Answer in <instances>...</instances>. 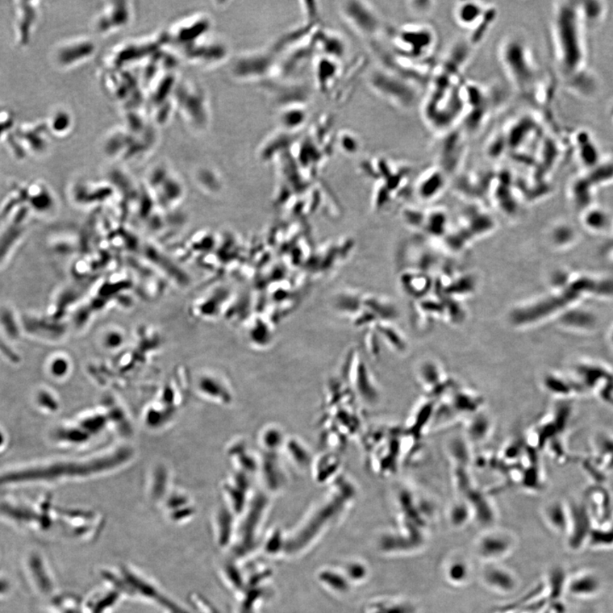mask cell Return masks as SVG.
<instances>
[{
	"label": "cell",
	"mask_w": 613,
	"mask_h": 613,
	"mask_svg": "<svg viewBox=\"0 0 613 613\" xmlns=\"http://www.w3.org/2000/svg\"><path fill=\"white\" fill-rule=\"evenodd\" d=\"M458 26L469 31L468 42L477 47L486 35L498 16L497 7L482 2H460L453 11Z\"/></svg>",
	"instance_id": "277c9868"
},
{
	"label": "cell",
	"mask_w": 613,
	"mask_h": 613,
	"mask_svg": "<svg viewBox=\"0 0 613 613\" xmlns=\"http://www.w3.org/2000/svg\"><path fill=\"white\" fill-rule=\"evenodd\" d=\"M274 56L273 51L255 52L245 55L238 61V76L254 81L269 77L277 68Z\"/></svg>",
	"instance_id": "8992f818"
},
{
	"label": "cell",
	"mask_w": 613,
	"mask_h": 613,
	"mask_svg": "<svg viewBox=\"0 0 613 613\" xmlns=\"http://www.w3.org/2000/svg\"><path fill=\"white\" fill-rule=\"evenodd\" d=\"M368 81L375 93L403 110H410L419 101V91L416 89L419 84L389 69L373 71Z\"/></svg>",
	"instance_id": "3957f363"
},
{
	"label": "cell",
	"mask_w": 613,
	"mask_h": 613,
	"mask_svg": "<svg viewBox=\"0 0 613 613\" xmlns=\"http://www.w3.org/2000/svg\"><path fill=\"white\" fill-rule=\"evenodd\" d=\"M4 442H5V436L3 435L2 432H0V446H2Z\"/></svg>",
	"instance_id": "5bb4252c"
},
{
	"label": "cell",
	"mask_w": 613,
	"mask_h": 613,
	"mask_svg": "<svg viewBox=\"0 0 613 613\" xmlns=\"http://www.w3.org/2000/svg\"><path fill=\"white\" fill-rule=\"evenodd\" d=\"M279 116L282 130L295 133L307 122L308 110L305 105L296 104V105L283 107Z\"/></svg>",
	"instance_id": "ba28073f"
},
{
	"label": "cell",
	"mask_w": 613,
	"mask_h": 613,
	"mask_svg": "<svg viewBox=\"0 0 613 613\" xmlns=\"http://www.w3.org/2000/svg\"><path fill=\"white\" fill-rule=\"evenodd\" d=\"M395 52L400 59L423 64L435 52L437 35L435 29L427 24L407 25L398 29L393 36Z\"/></svg>",
	"instance_id": "7a4b0ae2"
},
{
	"label": "cell",
	"mask_w": 613,
	"mask_h": 613,
	"mask_svg": "<svg viewBox=\"0 0 613 613\" xmlns=\"http://www.w3.org/2000/svg\"><path fill=\"white\" fill-rule=\"evenodd\" d=\"M339 61L327 57H321L315 65L316 84L322 93H327L329 87L336 81L339 71Z\"/></svg>",
	"instance_id": "9c48e42d"
},
{
	"label": "cell",
	"mask_w": 613,
	"mask_h": 613,
	"mask_svg": "<svg viewBox=\"0 0 613 613\" xmlns=\"http://www.w3.org/2000/svg\"><path fill=\"white\" fill-rule=\"evenodd\" d=\"M119 592L117 590L98 592L97 595L91 596L86 607H89V613H105L110 610L118 602Z\"/></svg>",
	"instance_id": "8fae6325"
},
{
	"label": "cell",
	"mask_w": 613,
	"mask_h": 613,
	"mask_svg": "<svg viewBox=\"0 0 613 613\" xmlns=\"http://www.w3.org/2000/svg\"><path fill=\"white\" fill-rule=\"evenodd\" d=\"M436 3L431 1H412L408 3V9L415 16H427L435 8Z\"/></svg>",
	"instance_id": "4fadbf2b"
},
{
	"label": "cell",
	"mask_w": 613,
	"mask_h": 613,
	"mask_svg": "<svg viewBox=\"0 0 613 613\" xmlns=\"http://www.w3.org/2000/svg\"><path fill=\"white\" fill-rule=\"evenodd\" d=\"M316 49L318 48L322 56L339 60L344 56L346 45L344 40L337 33L320 32L315 37Z\"/></svg>",
	"instance_id": "52a82bcc"
},
{
	"label": "cell",
	"mask_w": 613,
	"mask_h": 613,
	"mask_svg": "<svg viewBox=\"0 0 613 613\" xmlns=\"http://www.w3.org/2000/svg\"><path fill=\"white\" fill-rule=\"evenodd\" d=\"M498 57L508 81L519 93L530 95L535 91L539 70L532 51L522 33H507L500 40Z\"/></svg>",
	"instance_id": "6da1fadb"
},
{
	"label": "cell",
	"mask_w": 613,
	"mask_h": 613,
	"mask_svg": "<svg viewBox=\"0 0 613 613\" xmlns=\"http://www.w3.org/2000/svg\"><path fill=\"white\" fill-rule=\"evenodd\" d=\"M340 148L348 154L356 153L361 148L360 141L352 134H344L339 139Z\"/></svg>",
	"instance_id": "7c38bea8"
},
{
	"label": "cell",
	"mask_w": 613,
	"mask_h": 613,
	"mask_svg": "<svg viewBox=\"0 0 613 613\" xmlns=\"http://www.w3.org/2000/svg\"><path fill=\"white\" fill-rule=\"evenodd\" d=\"M341 11L349 26L363 37H373L381 31L380 16L370 3L344 2L341 5Z\"/></svg>",
	"instance_id": "5b68a950"
},
{
	"label": "cell",
	"mask_w": 613,
	"mask_h": 613,
	"mask_svg": "<svg viewBox=\"0 0 613 613\" xmlns=\"http://www.w3.org/2000/svg\"><path fill=\"white\" fill-rule=\"evenodd\" d=\"M293 134L294 133L285 132L271 137L262 148L261 157L269 158L276 156L278 153L282 154L293 144Z\"/></svg>",
	"instance_id": "30bf717a"
}]
</instances>
